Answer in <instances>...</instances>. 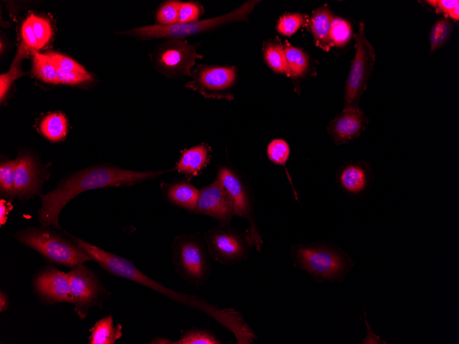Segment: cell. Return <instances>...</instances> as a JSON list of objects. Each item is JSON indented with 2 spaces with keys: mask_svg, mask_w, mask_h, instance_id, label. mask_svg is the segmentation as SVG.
Masks as SVG:
<instances>
[{
  "mask_svg": "<svg viewBox=\"0 0 459 344\" xmlns=\"http://www.w3.org/2000/svg\"><path fill=\"white\" fill-rule=\"evenodd\" d=\"M71 293L74 299V311L80 319L89 310L109 295L96 274L83 264L75 266L69 272Z\"/></svg>",
  "mask_w": 459,
  "mask_h": 344,
  "instance_id": "8fae6325",
  "label": "cell"
},
{
  "mask_svg": "<svg viewBox=\"0 0 459 344\" xmlns=\"http://www.w3.org/2000/svg\"><path fill=\"white\" fill-rule=\"evenodd\" d=\"M15 159L2 161L0 165V189L1 194L12 201L16 196L14 187Z\"/></svg>",
  "mask_w": 459,
  "mask_h": 344,
  "instance_id": "4316f807",
  "label": "cell"
},
{
  "mask_svg": "<svg viewBox=\"0 0 459 344\" xmlns=\"http://www.w3.org/2000/svg\"><path fill=\"white\" fill-rule=\"evenodd\" d=\"M181 1L167 0L163 1L155 14L156 24L167 26L178 23L179 9Z\"/></svg>",
  "mask_w": 459,
  "mask_h": 344,
  "instance_id": "f546056e",
  "label": "cell"
},
{
  "mask_svg": "<svg viewBox=\"0 0 459 344\" xmlns=\"http://www.w3.org/2000/svg\"><path fill=\"white\" fill-rule=\"evenodd\" d=\"M9 308V299L6 294L1 290L0 292V312L5 311Z\"/></svg>",
  "mask_w": 459,
  "mask_h": 344,
  "instance_id": "ab89813d",
  "label": "cell"
},
{
  "mask_svg": "<svg viewBox=\"0 0 459 344\" xmlns=\"http://www.w3.org/2000/svg\"><path fill=\"white\" fill-rule=\"evenodd\" d=\"M212 148L204 143L186 148L181 152L175 169L187 178L197 176L210 163Z\"/></svg>",
  "mask_w": 459,
  "mask_h": 344,
  "instance_id": "e0dca14e",
  "label": "cell"
},
{
  "mask_svg": "<svg viewBox=\"0 0 459 344\" xmlns=\"http://www.w3.org/2000/svg\"><path fill=\"white\" fill-rule=\"evenodd\" d=\"M267 154L269 159L271 162L284 168L287 177L291 183L295 198L298 200L297 192L293 186L291 176L286 168V163L290 154V148L287 142L282 139H273L267 146Z\"/></svg>",
  "mask_w": 459,
  "mask_h": 344,
  "instance_id": "484cf974",
  "label": "cell"
},
{
  "mask_svg": "<svg viewBox=\"0 0 459 344\" xmlns=\"http://www.w3.org/2000/svg\"><path fill=\"white\" fill-rule=\"evenodd\" d=\"M291 254L295 267L306 271L319 281L338 280L352 266L346 253L328 244L291 245Z\"/></svg>",
  "mask_w": 459,
  "mask_h": 344,
  "instance_id": "7a4b0ae2",
  "label": "cell"
},
{
  "mask_svg": "<svg viewBox=\"0 0 459 344\" xmlns=\"http://www.w3.org/2000/svg\"><path fill=\"white\" fill-rule=\"evenodd\" d=\"M36 36L38 48L44 47L51 40L53 34L52 25L48 20L41 16L31 14L27 16Z\"/></svg>",
  "mask_w": 459,
  "mask_h": 344,
  "instance_id": "1f68e13d",
  "label": "cell"
},
{
  "mask_svg": "<svg viewBox=\"0 0 459 344\" xmlns=\"http://www.w3.org/2000/svg\"><path fill=\"white\" fill-rule=\"evenodd\" d=\"M216 178L232 200L234 216L245 218L249 222V227L244 233L249 245L260 251L263 241L254 220L251 198L245 184L236 173L226 166L219 169Z\"/></svg>",
  "mask_w": 459,
  "mask_h": 344,
  "instance_id": "30bf717a",
  "label": "cell"
},
{
  "mask_svg": "<svg viewBox=\"0 0 459 344\" xmlns=\"http://www.w3.org/2000/svg\"><path fill=\"white\" fill-rule=\"evenodd\" d=\"M260 1L250 0L243 3L235 10L223 15L196 21L175 23L163 26L157 24L142 26L123 32L144 38L181 39L208 32L234 22L247 21L249 15L254 11Z\"/></svg>",
  "mask_w": 459,
  "mask_h": 344,
  "instance_id": "3957f363",
  "label": "cell"
},
{
  "mask_svg": "<svg viewBox=\"0 0 459 344\" xmlns=\"http://www.w3.org/2000/svg\"><path fill=\"white\" fill-rule=\"evenodd\" d=\"M27 52L21 48L19 49L17 54L14 60L6 73H2L0 76V99L1 101L6 95L12 83L14 80L23 75L21 68L20 67L21 60L25 57Z\"/></svg>",
  "mask_w": 459,
  "mask_h": 344,
  "instance_id": "f1b7e54d",
  "label": "cell"
},
{
  "mask_svg": "<svg viewBox=\"0 0 459 344\" xmlns=\"http://www.w3.org/2000/svg\"><path fill=\"white\" fill-rule=\"evenodd\" d=\"M56 67L64 72L87 73V70L73 59L57 52L47 53Z\"/></svg>",
  "mask_w": 459,
  "mask_h": 344,
  "instance_id": "e575fe53",
  "label": "cell"
},
{
  "mask_svg": "<svg viewBox=\"0 0 459 344\" xmlns=\"http://www.w3.org/2000/svg\"><path fill=\"white\" fill-rule=\"evenodd\" d=\"M330 35L333 46L344 47L352 38V30L351 25L343 18L334 16Z\"/></svg>",
  "mask_w": 459,
  "mask_h": 344,
  "instance_id": "83f0119b",
  "label": "cell"
},
{
  "mask_svg": "<svg viewBox=\"0 0 459 344\" xmlns=\"http://www.w3.org/2000/svg\"><path fill=\"white\" fill-rule=\"evenodd\" d=\"M34 286L38 295L49 303L67 302L74 304L71 293L69 273L54 267L47 268L34 279Z\"/></svg>",
  "mask_w": 459,
  "mask_h": 344,
  "instance_id": "4fadbf2b",
  "label": "cell"
},
{
  "mask_svg": "<svg viewBox=\"0 0 459 344\" xmlns=\"http://www.w3.org/2000/svg\"><path fill=\"white\" fill-rule=\"evenodd\" d=\"M168 171L138 172L106 165L80 170L64 179L54 190L40 196L42 204L38 211V221L42 227L60 229L58 216L62 209L79 194L106 187L135 185L156 179Z\"/></svg>",
  "mask_w": 459,
  "mask_h": 344,
  "instance_id": "6da1fadb",
  "label": "cell"
},
{
  "mask_svg": "<svg viewBox=\"0 0 459 344\" xmlns=\"http://www.w3.org/2000/svg\"><path fill=\"white\" fill-rule=\"evenodd\" d=\"M372 180L373 174L370 165L362 161L344 163L340 167L336 175L339 186L348 194L355 196L365 192Z\"/></svg>",
  "mask_w": 459,
  "mask_h": 344,
  "instance_id": "2e32d148",
  "label": "cell"
},
{
  "mask_svg": "<svg viewBox=\"0 0 459 344\" xmlns=\"http://www.w3.org/2000/svg\"><path fill=\"white\" fill-rule=\"evenodd\" d=\"M283 45L290 77L294 80H298L308 71L309 57L303 50L291 45L288 42L284 43Z\"/></svg>",
  "mask_w": 459,
  "mask_h": 344,
  "instance_id": "7402d4cb",
  "label": "cell"
},
{
  "mask_svg": "<svg viewBox=\"0 0 459 344\" xmlns=\"http://www.w3.org/2000/svg\"><path fill=\"white\" fill-rule=\"evenodd\" d=\"M368 118L359 107H344L328 125L327 130L336 145L357 138L365 130Z\"/></svg>",
  "mask_w": 459,
  "mask_h": 344,
  "instance_id": "5bb4252c",
  "label": "cell"
},
{
  "mask_svg": "<svg viewBox=\"0 0 459 344\" xmlns=\"http://www.w3.org/2000/svg\"><path fill=\"white\" fill-rule=\"evenodd\" d=\"M198 45L190 44L185 39H166L158 46L153 55L156 67L171 79L191 77L197 60L203 58L197 52Z\"/></svg>",
  "mask_w": 459,
  "mask_h": 344,
  "instance_id": "ba28073f",
  "label": "cell"
},
{
  "mask_svg": "<svg viewBox=\"0 0 459 344\" xmlns=\"http://www.w3.org/2000/svg\"><path fill=\"white\" fill-rule=\"evenodd\" d=\"M334 16L330 7L323 5L313 12L307 23L315 45L326 51L333 46L330 33Z\"/></svg>",
  "mask_w": 459,
  "mask_h": 344,
  "instance_id": "ac0fdd59",
  "label": "cell"
},
{
  "mask_svg": "<svg viewBox=\"0 0 459 344\" xmlns=\"http://www.w3.org/2000/svg\"><path fill=\"white\" fill-rule=\"evenodd\" d=\"M451 29V22L446 19L438 21L433 25L429 34L431 52L440 47L448 40Z\"/></svg>",
  "mask_w": 459,
  "mask_h": 344,
  "instance_id": "d6a6232c",
  "label": "cell"
},
{
  "mask_svg": "<svg viewBox=\"0 0 459 344\" xmlns=\"http://www.w3.org/2000/svg\"><path fill=\"white\" fill-rule=\"evenodd\" d=\"M170 339L167 337L159 336L153 339L150 343L153 344H170Z\"/></svg>",
  "mask_w": 459,
  "mask_h": 344,
  "instance_id": "60d3db41",
  "label": "cell"
},
{
  "mask_svg": "<svg viewBox=\"0 0 459 344\" xmlns=\"http://www.w3.org/2000/svg\"><path fill=\"white\" fill-rule=\"evenodd\" d=\"M238 69L236 66L225 65L198 64L192 71L191 80L185 87L198 92L205 98L234 99L232 93L237 80Z\"/></svg>",
  "mask_w": 459,
  "mask_h": 344,
  "instance_id": "8992f818",
  "label": "cell"
},
{
  "mask_svg": "<svg viewBox=\"0 0 459 344\" xmlns=\"http://www.w3.org/2000/svg\"><path fill=\"white\" fill-rule=\"evenodd\" d=\"M32 59V73L37 78L46 83L59 84L56 67L47 54L34 51Z\"/></svg>",
  "mask_w": 459,
  "mask_h": 344,
  "instance_id": "cb8c5ba5",
  "label": "cell"
},
{
  "mask_svg": "<svg viewBox=\"0 0 459 344\" xmlns=\"http://www.w3.org/2000/svg\"><path fill=\"white\" fill-rule=\"evenodd\" d=\"M204 13V8L198 1H181L178 14V23H185L200 19Z\"/></svg>",
  "mask_w": 459,
  "mask_h": 344,
  "instance_id": "836d02e7",
  "label": "cell"
},
{
  "mask_svg": "<svg viewBox=\"0 0 459 344\" xmlns=\"http://www.w3.org/2000/svg\"><path fill=\"white\" fill-rule=\"evenodd\" d=\"M21 36V43L19 48L23 49L27 53L30 52L31 54L39 49L36 36L28 17L22 23Z\"/></svg>",
  "mask_w": 459,
  "mask_h": 344,
  "instance_id": "d590c367",
  "label": "cell"
},
{
  "mask_svg": "<svg viewBox=\"0 0 459 344\" xmlns=\"http://www.w3.org/2000/svg\"><path fill=\"white\" fill-rule=\"evenodd\" d=\"M15 238L36 251L49 261L67 267H74L92 258L74 242L62 238L45 227H29L16 233Z\"/></svg>",
  "mask_w": 459,
  "mask_h": 344,
  "instance_id": "5b68a950",
  "label": "cell"
},
{
  "mask_svg": "<svg viewBox=\"0 0 459 344\" xmlns=\"http://www.w3.org/2000/svg\"><path fill=\"white\" fill-rule=\"evenodd\" d=\"M89 344H114L122 336V327L115 324L109 314L96 322L90 329Z\"/></svg>",
  "mask_w": 459,
  "mask_h": 344,
  "instance_id": "ffe728a7",
  "label": "cell"
},
{
  "mask_svg": "<svg viewBox=\"0 0 459 344\" xmlns=\"http://www.w3.org/2000/svg\"><path fill=\"white\" fill-rule=\"evenodd\" d=\"M194 213L210 216L219 225H230L234 216L233 203L217 178L199 190Z\"/></svg>",
  "mask_w": 459,
  "mask_h": 344,
  "instance_id": "7c38bea8",
  "label": "cell"
},
{
  "mask_svg": "<svg viewBox=\"0 0 459 344\" xmlns=\"http://www.w3.org/2000/svg\"><path fill=\"white\" fill-rule=\"evenodd\" d=\"M12 208V205L5 199L0 200V225L2 226L7 220V216Z\"/></svg>",
  "mask_w": 459,
  "mask_h": 344,
  "instance_id": "f35d334b",
  "label": "cell"
},
{
  "mask_svg": "<svg viewBox=\"0 0 459 344\" xmlns=\"http://www.w3.org/2000/svg\"><path fill=\"white\" fill-rule=\"evenodd\" d=\"M171 251L174 268L185 282L194 286L207 282L211 273V256L199 233L175 236Z\"/></svg>",
  "mask_w": 459,
  "mask_h": 344,
  "instance_id": "277c9868",
  "label": "cell"
},
{
  "mask_svg": "<svg viewBox=\"0 0 459 344\" xmlns=\"http://www.w3.org/2000/svg\"><path fill=\"white\" fill-rule=\"evenodd\" d=\"M40 130L42 134L52 141H58L67 133L68 122L61 113H50L41 120Z\"/></svg>",
  "mask_w": 459,
  "mask_h": 344,
  "instance_id": "603a6c76",
  "label": "cell"
},
{
  "mask_svg": "<svg viewBox=\"0 0 459 344\" xmlns=\"http://www.w3.org/2000/svg\"><path fill=\"white\" fill-rule=\"evenodd\" d=\"M56 74L60 84L75 85L92 80L91 74L78 72H64L56 68Z\"/></svg>",
  "mask_w": 459,
  "mask_h": 344,
  "instance_id": "74e56055",
  "label": "cell"
},
{
  "mask_svg": "<svg viewBox=\"0 0 459 344\" xmlns=\"http://www.w3.org/2000/svg\"><path fill=\"white\" fill-rule=\"evenodd\" d=\"M354 38L355 54L346 81L344 107H359L360 98L367 87L375 62L374 50L365 36L362 21Z\"/></svg>",
  "mask_w": 459,
  "mask_h": 344,
  "instance_id": "52a82bcc",
  "label": "cell"
},
{
  "mask_svg": "<svg viewBox=\"0 0 459 344\" xmlns=\"http://www.w3.org/2000/svg\"><path fill=\"white\" fill-rule=\"evenodd\" d=\"M217 336L208 330L192 327L182 330L177 340L170 341V344H221Z\"/></svg>",
  "mask_w": 459,
  "mask_h": 344,
  "instance_id": "d4e9b609",
  "label": "cell"
},
{
  "mask_svg": "<svg viewBox=\"0 0 459 344\" xmlns=\"http://www.w3.org/2000/svg\"><path fill=\"white\" fill-rule=\"evenodd\" d=\"M14 187L20 200H26L38 193L41 179L36 161L30 154H23L15 159Z\"/></svg>",
  "mask_w": 459,
  "mask_h": 344,
  "instance_id": "9a60e30c",
  "label": "cell"
},
{
  "mask_svg": "<svg viewBox=\"0 0 459 344\" xmlns=\"http://www.w3.org/2000/svg\"><path fill=\"white\" fill-rule=\"evenodd\" d=\"M203 240L211 257L223 265H234L246 260L249 243L245 233L230 225H219L208 229Z\"/></svg>",
  "mask_w": 459,
  "mask_h": 344,
  "instance_id": "9c48e42d",
  "label": "cell"
},
{
  "mask_svg": "<svg viewBox=\"0 0 459 344\" xmlns=\"http://www.w3.org/2000/svg\"><path fill=\"white\" fill-rule=\"evenodd\" d=\"M262 54L266 64L274 72L290 77L285 60L284 45L280 39L266 40L263 43Z\"/></svg>",
  "mask_w": 459,
  "mask_h": 344,
  "instance_id": "44dd1931",
  "label": "cell"
},
{
  "mask_svg": "<svg viewBox=\"0 0 459 344\" xmlns=\"http://www.w3.org/2000/svg\"><path fill=\"white\" fill-rule=\"evenodd\" d=\"M164 194L171 203L194 212L199 190L186 182L173 183L163 187Z\"/></svg>",
  "mask_w": 459,
  "mask_h": 344,
  "instance_id": "d6986e66",
  "label": "cell"
},
{
  "mask_svg": "<svg viewBox=\"0 0 459 344\" xmlns=\"http://www.w3.org/2000/svg\"><path fill=\"white\" fill-rule=\"evenodd\" d=\"M426 2L454 21H458L459 1L458 0H433Z\"/></svg>",
  "mask_w": 459,
  "mask_h": 344,
  "instance_id": "8d00e7d4",
  "label": "cell"
},
{
  "mask_svg": "<svg viewBox=\"0 0 459 344\" xmlns=\"http://www.w3.org/2000/svg\"><path fill=\"white\" fill-rule=\"evenodd\" d=\"M308 21L306 16L301 13L285 14L279 19L276 29L279 34L291 36Z\"/></svg>",
  "mask_w": 459,
  "mask_h": 344,
  "instance_id": "4dcf8cb0",
  "label": "cell"
}]
</instances>
